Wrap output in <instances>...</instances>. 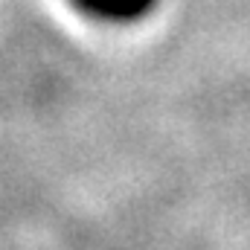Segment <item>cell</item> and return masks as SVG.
I'll return each instance as SVG.
<instances>
[{
	"mask_svg": "<svg viewBox=\"0 0 250 250\" xmlns=\"http://www.w3.org/2000/svg\"><path fill=\"white\" fill-rule=\"evenodd\" d=\"M67 3L84 18L99 23H114V26L137 23L160 6V0H67Z\"/></svg>",
	"mask_w": 250,
	"mask_h": 250,
	"instance_id": "6da1fadb",
	"label": "cell"
}]
</instances>
